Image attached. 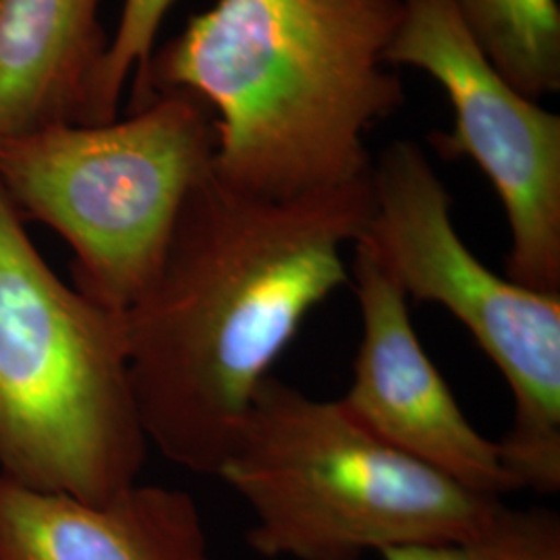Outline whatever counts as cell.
I'll return each mask as SVG.
<instances>
[{
    "instance_id": "52a82bcc",
    "label": "cell",
    "mask_w": 560,
    "mask_h": 560,
    "mask_svg": "<svg viewBox=\"0 0 560 560\" xmlns=\"http://www.w3.org/2000/svg\"><path fill=\"white\" fill-rule=\"evenodd\" d=\"M390 67L428 73L453 108L430 136L446 161L469 159L501 200L511 249L506 279L560 295V117L502 78L463 23L455 0H402Z\"/></svg>"
},
{
    "instance_id": "8992f818",
    "label": "cell",
    "mask_w": 560,
    "mask_h": 560,
    "mask_svg": "<svg viewBox=\"0 0 560 560\" xmlns=\"http://www.w3.org/2000/svg\"><path fill=\"white\" fill-rule=\"evenodd\" d=\"M370 252L407 300L442 305L509 384L515 416L499 442L520 490L560 488V295L499 277L460 240L453 198L416 141L397 140L372 162Z\"/></svg>"
},
{
    "instance_id": "5b68a950",
    "label": "cell",
    "mask_w": 560,
    "mask_h": 560,
    "mask_svg": "<svg viewBox=\"0 0 560 560\" xmlns=\"http://www.w3.org/2000/svg\"><path fill=\"white\" fill-rule=\"evenodd\" d=\"M217 140L210 106L168 92L125 119L0 140V189L23 222L46 224L71 245L78 291L125 312L161 270Z\"/></svg>"
},
{
    "instance_id": "9c48e42d",
    "label": "cell",
    "mask_w": 560,
    "mask_h": 560,
    "mask_svg": "<svg viewBox=\"0 0 560 560\" xmlns=\"http://www.w3.org/2000/svg\"><path fill=\"white\" fill-rule=\"evenodd\" d=\"M0 560H212L196 499L131 483L104 502L38 492L0 474Z\"/></svg>"
},
{
    "instance_id": "3957f363",
    "label": "cell",
    "mask_w": 560,
    "mask_h": 560,
    "mask_svg": "<svg viewBox=\"0 0 560 560\" xmlns=\"http://www.w3.org/2000/svg\"><path fill=\"white\" fill-rule=\"evenodd\" d=\"M217 478L252 511L245 540L266 559L360 560L460 540L502 504L381 441L340 399L275 376L256 388Z\"/></svg>"
},
{
    "instance_id": "30bf717a",
    "label": "cell",
    "mask_w": 560,
    "mask_h": 560,
    "mask_svg": "<svg viewBox=\"0 0 560 560\" xmlns=\"http://www.w3.org/2000/svg\"><path fill=\"white\" fill-rule=\"evenodd\" d=\"M102 0H0V140L92 125Z\"/></svg>"
},
{
    "instance_id": "7c38bea8",
    "label": "cell",
    "mask_w": 560,
    "mask_h": 560,
    "mask_svg": "<svg viewBox=\"0 0 560 560\" xmlns=\"http://www.w3.org/2000/svg\"><path fill=\"white\" fill-rule=\"evenodd\" d=\"M382 560H560V515L546 506L501 504L476 534L382 550Z\"/></svg>"
},
{
    "instance_id": "6da1fadb",
    "label": "cell",
    "mask_w": 560,
    "mask_h": 560,
    "mask_svg": "<svg viewBox=\"0 0 560 560\" xmlns=\"http://www.w3.org/2000/svg\"><path fill=\"white\" fill-rule=\"evenodd\" d=\"M372 214V173L293 200L214 168L194 185L161 270L122 312L141 428L164 459L217 478L260 382L349 282L345 252Z\"/></svg>"
},
{
    "instance_id": "277c9868",
    "label": "cell",
    "mask_w": 560,
    "mask_h": 560,
    "mask_svg": "<svg viewBox=\"0 0 560 560\" xmlns=\"http://www.w3.org/2000/svg\"><path fill=\"white\" fill-rule=\"evenodd\" d=\"M148 446L122 312L60 279L0 189V474L104 502L138 481Z\"/></svg>"
},
{
    "instance_id": "ba28073f",
    "label": "cell",
    "mask_w": 560,
    "mask_h": 560,
    "mask_svg": "<svg viewBox=\"0 0 560 560\" xmlns=\"http://www.w3.org/2000/svg\"><path fill=\"white\" fill-rule=\"evenodd\" d=\"M349 282L360 301L361 342L340 397L347 411L381 441L474 492L502 499L520 490L499 442L471 425L428 358L407 295L363 241L353 245Z\"/></svg>"
},
{
    "instance_id": "7a4b0ae2",
    "label": "cell",
    "mask_w": 560,
    "mask_h": 560,
    "mask_svg": "<svg viewBox=\"0 0 560 560\" xmlns=\"http://www.w3.org/2000/svg\"><path fill=\"white\" fill-rule=\"evenodd\" d=\"M402 0H217L152 55L129 115L187 92L217 115L214 173L293 200L372 173L365 133L405 104L386 62Z\"/></svg>"
},
{
    "instance_id": "8fae6325",
    "label": "cell",
    "mask_w": 560,
    "mask_h": 560,
    "mask_svg": "<svg viewBox=\"0 0 560 560\" xmlns=\"http://www.w3.org/2000/svg\"><path fill=\"white\" fill-rule=\"evenodd\" d=\"M481 52L521 94L560 90L559 0H455Z\"/></svg>"
},
{
    "instance_id": "4fadbf2b",
    "label": "cell",
    "mask_w": 560,
    "mask_h": 560,
    "mask_svg": "<svg viewBox=\"0 0 560 560\" xmlns=\"http://www.w3.org/2000/svg\"><path fill=\"white\" fill-rule=\"evenodd\" d=\"M175 0H125L119 25L110 38L102 62L94 104L92 125H104L117 119L120 96L131 81V101L141 92L150 60L154 55L156 36L162 21ZM129 101V102H131Z\"/></svg>"
}]
</instances>
